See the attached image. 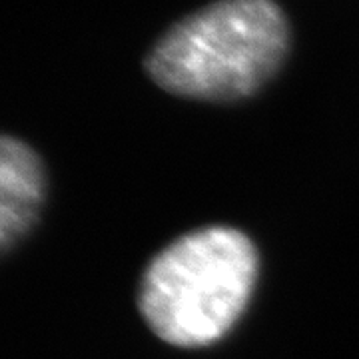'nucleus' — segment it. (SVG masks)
<instances>
[{"label":"nucleus","instance_id":"1","mask_svg":"<svg viewBox=\"0 0 359 359\" xmlns=\"http://www.w3.org/2000/svg\"><path fill=\"white\" fill-rule=\"evenodd\" d=\"M290 50V25L276 0H216L156 40L144 68L162 90L202 102L256 94Z\"/></svg>","mask_w":359,"mask_h":359},{"label":"nucleus","instance_id":"3","mask_svg":"<svg viewBox=\"0 0 359 359\" xmlns=\"http://www.w3.org/2000/svg\"><path fill=\"white\" fill-rule=\"evenodd\" d=\"M46 198L40 156L8 134H0V257L20 244L39 222Z\"/></svg>","mask_w":359,"mask_h":359},{"label":"nucleus","instance_id":"2","mask_svg":"<svg viewBox=\"0 0 359 359\" xmlns=\"http://www.w3.org/2000/svg\"><path fill=\"white\" fill-rule=\"evenodd\" d=\"M257 268L256 245L240 230L208 226L180 236L144 269L142 318L170 346H210L244 313Z\"/></svg>","mask_w":359,"mask_h":359}]
</instances>
